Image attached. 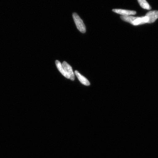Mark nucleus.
<instances>
[{"label": "nucleus", "instance_id": "nucleus-1", "mask_svg": "<svg viewBox=\"0 0 158 158\" xmlns=\"http://www.w3.org/2000/svg\"><path fill=\"white\" fill-rule=\"evenodd\" d=\"M73 17L75 24L78 30L82 33H85L86 31L85 25L84 24L82 20L81 19L77 14L75 13H73Z\"/></svg>", "mask_w": 158, "mask_h": 158}, {"label": "nucleus", "instance_id": "nucleus-2", "mask_svg": "<svg viewBox=\"0 0 158 158\" xmlns=\"http://www.w3.org/2000/svg\"><path fill=\"white\" fill-rule=\"evenodd\" d=\"M62 64L63 66L64 67L65 72H66L67 73L70 77V79L71 80L74 81L75 76L72 67L66 62H65V61L63 62Z\"/></svg>", "mask_w": 158, "mask_h": 158}, {"label": "nucleus", "instance_id": "nucleus-3", "mask_svg": "<svg viewBox=\"0 0 158 158\" xmlns=\"http://www.w3.org/2000/svg\"><path fill=\"white\" fill-rule=\"evenodd\" d=\"M145 16L147 17L149 19L148 23H153L158 18V11H149L147 13Z\"/></svg>", "mask_w": 158, "mask_h": 158}, {"label": "nucleus", "instance_id": "nucleus-4", "mask_svg": "<svg viewBox=\"0 0 158 158\" xmlns=\"http://www.w3.org/2000/svg\"><path fill=\"white\" fill-rule=\"evenodd\" d=\"M114 13L123 16H128L129 15H134L136 14V11H134L128 10L115 9L112 10Z\"/></svg>", "mask_w": 158, "mask_h": 158}, {"label": "nucleus", "instance_id": "nucleus-5", "mask_svg": "<svg viewBox=\"0 0 158 158\" xmlns=\"http://www.w3.org/2000/svg\"><path fill=\"white\" fill-rule=\"evenodd\" d=\"M75 74L81 83L86 86L90 85V83L89 81L85 77L81 75L78 71H75Z\"/></svg>", "mask_w": 158, "mask_h": 158}, {"label": "nucleus", "instance_id": "nucleus-6", "mask_svg": "<svg viewBox=\"0 0 158 158\" xmlns=\"http://www.w3.org/2000/svg\"><path fill=\"white\" fill-rule=\"evenodd\" d=\"M55 64H56L57 68H58L61 73L65 77L70 79V77L67 73L66 72H65L64 67L63 66L62 64H61L60 62L59 61L56 60L55 61Z\"/></svg>", "mask_w": 158, "mask_h": 158}, {"label": "nucleus", "instance_id": "nucleus-7", "mask_svg": "<svg viewBox=\"0 0 158 158\" xmlns=\"http://www.w3.org/2000/svg\"><path fill=\"white\" fill-rule=\"evenodd\" d=\"M148 18L147 17L145 16L142 17H138L135 21H134L132 25H137L139 24H143L144 23H148Z\"/></svg>", "mask_w": 158, "mask_h": 158}, {"label": "nucleus", "instance_id": "nucleus-8", "mask_svg": "<svg viewBox=\"0 0 158 158\" xmlns=\"http://www.w3.org/2000/svg\"><path fill=\"white\" fill-rule=\"evenodd\" d=\"M138 17H134L131 16H121L120 18L123 21L127 22L129 23H131V24H133L134 21L136 19H137Z\"/></svg>", "mask_w": 158, "mask_h": 158}, {"label": "nucleus", "instance_id": "nucleus-9", "mask_svg": "<svg viewBox=\"0 0 158 158\" xmlns=\"http://www.w3.org/2000/svg\"><path fill=\"white\" fill-rule=\"evenodd\" d=\"M138 1L143 8L148 10L151 9V7L146 0H138Z\"/></svg>", "mask_w": 158, "mask_h": 158}]
</instances>
